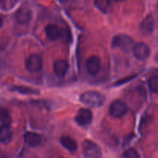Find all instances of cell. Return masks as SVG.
<instances>
[{
    "instance_id": "obj_1",
    "label": "cell",
    "mask_w": 158,
    "mask_h": 158,
    "mask_svg": "<svg viewBox=\"0 0 158 158\" xmlns=\"http://www.w3.org/2000/svg\"><path fill=\"white\" fill-rule=\"evenodd\" d=\"M81 103L91 107H99L105 102V96L96 91H87L80 97Z\"/></svg>"
},
{
    "instance_id": "obj_2",
    "label": "cell",
    "mask_w": 158,
    "mask_h": 158,
    "mask_svg": "<svg viewBox=\"0 0 158 158\" xmlns=\"http://www.w3.org/2000/svg\"><path fill=\"white\" fill-rule=\"evenodd\" d=\"M133 40L131 37L125 34H118L116 35L112 41V46L114 48L122 49L125 52H129L130 49H133Z\"/></svg>"
},
{
    "instance_id": "obj_3",
    "label": "cell",
    "mask_w": 158,
    "mask_h": 158,
    "mask_svg": "<svg viewBox=\"0 0 158 158\" xmlns=\"http://www.w3.org/2000/svg\"><path fill=\"white\" fill-rule=\"evenodd\" d=\"M82 154L85 158H100L101 148L91 140H85L82 143Z\"/></svg>"
},
{
    "instance_id": "obj_4",
    "label": "cell",
    "mask_w": 158,
    "mask_h": 158,
    "mask_svg": "<svg viewBox=\"0 0 158 158\" xmlns=\"http://www.w3.org/2000/svg\"><path fill=\"white\" fill-rule=\"evenodd\" d=\"M127 112L128 108L125 103L119 100L113 101L108 108L110 116L114 118H122L127 114Z\"/></svg>"
},
{
    "instance_id": "obj_5",
    "label": "cell",
    "mask_w": 158,
    "mask_h": 158,
    "mask_svg": "<svg viewBox=\"0 0 158 158\" xmlns=\"http://www.w3.org/2000/svg\"><path fill=\"white\" fill-rule=\"evenodd\" d=\"M25 65L28 71L31 73H37L43 67V60L40 56L33 54L26 59Z\"/></svg>"
},
{
    "instance_id": "obj_6",
    "label": "cell",
    "mask_w": 158,
    "mask_h": 158,
    "mask_svg": "<svg viewBox=\"0 0 158 158\" xmlns=\"http://www.w3.org/2000/svg\"><path fill=\"white\" fill-rule=\"evenodd\" d=\"M133 56L139 60H144L150 56V50L149 46L143 43L134 45L133 47Z\"/></svg>"
},
{
    "instance_id": "obj_7",
    "label": "cell",
    "mask_w": 158,
    "mask_h": 158,
    "mask_svg": "<svg viewBox=\"0 0 158 158\" xmlns=\"http://www.w3.org/2000/svg\"><path fill=\"white\" fill-rule=\"evenodd\" d=\"M86 70L90 75L94 76L99 73L101 68V60L97 56H91L85 63Z\"/></svg>"
},
{
    "instance_id": "obj_8",
    "label": "cell",
    "mask_w": 158,
    "mask_h": 158,
    "mask_svg": "<svg viewBox=\"0 0 158 158\" xmlns=\"http://www.w3.org/2000/svg\"><path fill=\"white\" fill-rule=\"evenodd\" d=\"M93 118L92 113L90 110L82 108L77 111L75 116V120L81 126H86L91 122Z\"/></svg>"
},
{
    "instance_id": "obj_9",
    "label": "cell",
    "mask_w": 158,
    "mask_h": 158,
    "mask_svg": "<svg viewBox=\"0 0 158 158\" xmlns=\"http://www.w3.org/2000/svg\"><path fill=\"white\" fill-rule=\"evenodd\" d=\"M154 27V19L151 15H148L143 19L139 25V31L145 36L151 35Z\"/></svg>"
},
{
    "instance_id": "obj_10",
    "label": "cell",
    "mask_w": 158,
    "mask_h": 158,
    "mask_svg": "<svg viewBox=\"0 0 158 158\" xmlns=\"http://www.w3.org/2000/svg\"><path fill=\"white\" fill-rule=\"evenodd\" d=\"M15 19L20 24L26 25L30 22L32 19V13H31L30 9L28 8L23 7L19 9L15 13Z\"/></svg>"
},
{
    "instance_id": "obj_11",
    "label": "cell",
    "mask_w": 158,
    "mask_h": 158,
    "mask_svg": "<svg viewBox=\"0 0 158 158\" xmlns=\"http://www.w3.org/2000/svg\"><path fill=\"white\" fill-rule=\"evenodd\" d=\"M68 63L64 60H57L54 63V72L57 77H63L66 75L68 69Z\"/></svg>"
},
{
    "instance_id": "obj_12",
    "label": "cell",
    "mask_w": 158,
    "mask_h": 158,
    "mask_svg": "<svg viewBox=\"0 0 158 158\" xmlns=\"http://www.w3.org/2000/svg\"><path fill=\"white\" fill-rule=\"evenodd\" d=\"M46 35L50 40H57L62 35V31L60 27L54 24H49L45 28Z\"/></svg>"
},
{
    "instance_id": "obj_13",
    "label": "cell",
    "mask_w": 158,
    "mask_h": 158,
    "mask_svg": "<svg viewBox=\"0 0 158 158\" xmlns=\"http://www.w3.org/2000/svg\"><path fill=\"white\" fill-rule=\"evenodd\" d=\"M24 141L28 146L36 148L41 143V137L38 134L33 132H27L24 135Z\"/></svg>"
},
{
    "instance_id": "obj_14",
    "label": "cell",
    "mask_w": 158,
    "mask_h": 158,
    "mask_svg": "<svg viewBox=\"0 0 158 158\" xmlns=\"http://www.w3.org/2000/svg\"><path fill=\"white\" fill-rule=\"evenodd\" d=\"M12 131L9 129V126L2 125L0 126V142L3 143H7L12 139Z\"/></svg>"
},
{
    "instance_id": "obj_15",
    "label": "cell",
    "mask_w": 158,
    "mask_h": 158,
    "mask_svg": "<svg viewBox=\"0 0 158 158\" xmlns=\"http://www.w3.org/2000/svg\"><path fill=\"white\" fill-rule=\"evenodd\" d=\"M62 146L69 151H75L77 148V143L75 140L69 137H62L60 140Z\"/></svg>"
},
{
    "instance_id": "obj_16",
    "label": "cell",
    "mask_w": 158,
    "mask_h": 158,
    "mask_svg": "<svg viewBox=\"0 0 158 158\" xmlns=\"http://www.w3.org/2000/svg\"><path fill=\"white\" fill-rule=\"evenodd\" d=\"M11 122H12V118L9 111L4 108L0 109V123H2V125L9 126Z\"/></svg>"
},
{
    "instance_id": "obj_17",
    "label": "cell",
    "mask_w": 158,
    "mask_h": 158,
    "mask_svg": "<svg viewBox=\"0 0 158 158\" xmlns=\"http://www.w3.org/2000/svg\"><path fill=\"white\" fill-rule=\"evenodd\" d=\"M11 90L23 94H39V91L32 88L26 87V86H14L11 89Z\"/></svg>"
},
{
    "instance_id": "obj_18",
    "label": "cell",
    "mask_w": 158,
    "mask_h": 158,
    "mask_svg": "<svg viewBox=\"0 0 158 158\" xmlns=\"http://www.w3.org/2000/svg\"><path fill=\"white\" fill-rule=\"evenodd\" d=\"M149 88L153 94H158V76L152 77L148 81Z\"/></svg>"
},
{
    "instance_id": "obj_19",
    "label": "cell",
    "mask_w": 158,
    "mask_h": 158,
    "mask_svg": "<svg viewBox=\"0 0 158 158\" xmlns=\"http://www.w3.org/2000/svg\"><path fill=\"white\" fill-rule=\"evenodd\" d=\"M123 156L125 158H140L137 151L136 150L133 149V148L125 151L124 152Z\"/></svg>"
},
{
    "instance_id": "obj_20",
    "label": "cell",
    "mask_w": 158,
    "mask_h": 158,
    "mask_svg": "<svg viewBox=\"0 0 158 158\" xmlns=\"http://www.w3.org/2000/svg\"><path fill=\"white\" fill-rule=\"evenodd\" d=\"M2 23H3V19L1 16H0V27L2 26Z\"/></svg>"
},
{
    "instance_id": "obj_21",
    "label": "cell",
    "mask_w": 158,
    "mask_h": 158,
    "mask_svg": "<svg viewBox=\"0 0 158 158\" xmlns=\"http://www.w3.org/2000/svg\"><path fill=\"white\" fill-rule=\"evenodd\" d=\"M155 60H156V62H158V53L155 56Z\"/></svg>"
},
{
    "instance_id": "obj_22",
    "label": "cell",
    "mask_w": 158,
    "mask_h": 158,
    "mask_svg": "<svg viewBox=\"0 0 158 158\" xmlns=\"http://www.w3.org/2000/svg\"><path fill=\"white\" fill-rule=\"evenodd\" d=\"M114 1H116V2H120V1H122V0H114Z\"/></svg>"
},
{
    "instance_id": "obj_23",
    "label": "cell",
    "mask_w": 158,
    "mask_h": 158,
    "mask_svg": "<svg viewBox=\"0 0 158 158\" xmlns=\"http://www.w3.org/2000/svg\"><path fill=\"white\" fill-rule=\"evenodd\" d=\"M156 7H157V9H158V0H157V3H156Z\"/></svg>"
},
{
    "instance_id": "obj_24",
    "label": "cell",
    "mask_w": 158,
    "mask_h": 158,
    "mask_svg": "<svg viewBox=\"0 0 158 158\" xmlns=\"http://www.w3.org/2000/svg\"><path fill=\"white\" fill-rule=\"evenodd\" d=\"M60 1H64V0H60Z\"/></svg>"
},
{
    "instance_id": "obj_25",
    "label": "cell",
    "mask_w": 158,
    "mask_h": 158,
    "mask_svg": "<svg viewBox=\"0 0 158 158\" xmlns=\"http://www.w3.org/2000/svg\"><path fill=\"white\" fill-rule=\"evenodd\" d=\"M0 1H3V0H0Z\"/></svg>"
}]
</instances>
